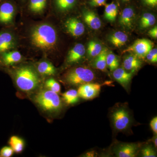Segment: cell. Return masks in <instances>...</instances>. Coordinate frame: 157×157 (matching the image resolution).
<instances>
[{"mask_svg": "<svg viewBox=\"0 0 157 157\" xmlns=\"http://www.w3.org/2000/svg\"><path fill=\"white\" fill-rule=\"evenodd\" d=\"M31 39L33 45L37 48L50 50L56 45L57 35L52 26L43 23L34 28L31 33Z\"/></svg>", "mask_w": 157, "mask_h": 157, "instance_id": "1", "label": "cell"}, {"mask_svg": "<svg viewBox=\"0 0 157 157\" xmlns=\"http://www.w3.org/2000/svg\"><path fill=\"white\" fill-rule=\"evenodd\" d=\"M17 87L24 92H30L39 86L40 79L36 72L30 67H23L16 70L14 74Z\"/></svg>", "mask_w": 157, "mask_h": 157, "instance_id": "2", "label": "cell"}, {"mask_svg": "<svg viewBox=\"0 0 157 157\" xmlns=\"http://www.w3.org/2000/svg\"><path fill=\"white\" fill-rule=\"evenodd\" d=\"M35 100L39 107L48 112H58L62 107L61 101L58 94L49 90L38 93Z\"/></svg>", "mask_w": 157, "mask_h": 157, "instance_id": "3", "label": "cell"}, {"mask_svg": "<svg viewBox=\"0 0 157 157\" xmlns=\"http://www.w3.org/2000/svg\"><path fill=\"white\" fill-rule=\"evenodd\" d=\"M65 78L69 84L80 86L93 81L95 78V75L89 68L78 67L69 71L66 74Z\"/></svg>", "mask_w": 157, "mask_h": 157, "instance_id": "4", "label": "cell"}, {"mask_svg": "<svg viewBox=\"0 0 157 157\" xmlns=\"http://www.w3.org/2000/svg\"><path fill=\"white\" fill-rule=\"evenodd\" d=\"M153 42L147 39H138L123 51L122 53L130 52L140 59L145 58L147 54L153 48Z\"/></svg>", "mask_w": 157, "mask_h": 157, "instance_id": "5", "label": "cell"}, {"mask_svg": "<svg viewBox=\"0 0 157 157\" xmlns=\"http://www.w3.org/2000/svg\"><path fill=\"white\" fill-rule=\"evenodd\" d=\"M114 128L118 131H124L128 129L131 123V118L128 111L124 108L116 109L112 116Z\"/></svg>", "mask_w": 157, "mask_h": 157, "instance_id": "6", "label": "cell"}, {"mask_svg": "<svg viewBox=\"0 0 157 157\" xmlns=\"http://www.w3.org/2000/svg\"><path fill=\"white\" fill-rule=\"evenodd\" d=\"M101 86L98 83L90 82L81 85L77 90L78 97L86 100L94 99L99 94Z\"/></svg>", "mask_w": 157, "mask_h": 157, "instance_id": "7", "label": "cell"}, {"mask_svg": "<svg viewBox=\"0 0 157 157\" xmlns=\"http://www.w3.org/2000/svg\"><path fill=\"white\" fill-rule=\"evenodd\" d=\"M65 26L68 33L74 37H78L84 33V25L75 17H71L67 20Z\"/></svg>", "mask_w": 157, "mask_h": 157, "instance_id": "8", "label": "cell"}, {"mask_svg": "<svg viewBox=\"0 0 157 157\" xmlns=\"http://www.w3.org/2000/svg\"><path fill=\"white\" fill-rule=\"evenodd\" d=\"M14 9L11 3L6 2L0 5V24L7 25L12 21Z\"/></svg>", "mask_w": 157, "mask_h": 157, "instance_id": "9", "label": "cell"}, {"mask_svg": "<svg viewBox=\"0 0 157 157\" xmlns=\"http://www.w3.org/2000/svg\"><path fill=\"white\" fill-rule=\"evenodd\" d=\"M138 147L135 144H123L119 145L115 148V153L118 157L136 156Z\"/></svg>", "mask_w": 157, "mask_h": 157, "instance_id": "10", "label": "cell"}, {"mask_svg": "<svg viewBox=\"0 0 157 157\" xmlns=\"http://www.w3.org/2000/svg\"><path fill=\"white\" fill-rule=\"evenodd\" d=\"M135 16L134 9L131 7H128L122 11L119 19V22L123 27L131 29L133 27Z\"/></svg>", "mask_w": 157, "mask_h": 157, "instance_id": "11", "label": "cell"}, {"mask_svg": "<svg viewBox=\"0 0 157 157\" xmlns=\"http://www.w3.org/2000/svg\"><path fill=\"white\" fill-rule=\"evenodd\" d=\"M86 53L84 45L81 43L76 44L68 53L67 62L70 64L77 63L80 61Z\"/></svg>", "mask_w": 157, "mask_h": 157, "instance_id": "12", "label": "cell"}, {"mask_svg": "<svg viewBox=\"0 0 157 157\" xmlns=\"http://www.w3.org/2000/svg\"><path fill=\"white\" fill-rule=\"evenodd\" d=\"M133 73L128 72L124 68H117L113 70V76L114 79L124 87H126L128 85L131 81Z\"/></svg>", "mask_w": 157, "mask_h": 157, "instance_id": "13", "label": "cell"}, {"mask_svg": "<svg viewBox=\"0 0 157 157\" xmlns=\"http://www.w3.org/2000/svg\"><path fill=\"white\" fill-rule=\"evenodd\" d=\"M141 65L142 62L140 59L132 53L127 56L124 59L123 63L124 69L132 73L137 71L140 69Z\"/></svg>", "mask_w": 157, "mask_h": 157, "instance_id": "14", "label": "cell"}, {"mask_svg": "<svg viewBox=\"0 0 157 157\" xmlns=\"http://www.w3.org/2000/svg\"><path fill=\"white\" fill-rule=\"evenodd\" d=\"M14 45L13 35L7 31L0 32V54L10 50Z\"/></svg>", "mask_w": 157, "mask_h": 157, "instance_id": "15", "label": "cell"}, {"mask_svg": "<svg viewBox=\"0 0 157 157\" xmlns=\"http://www.w3.org/2000/svg\"><path fill=\"white\" fill-rule=\"evenodd\" d=\"M1 54V63L6 66H11L18 63L22 58L21 54L16 51H7Z\"/></svg>", "mask_w": 157, "mask_h": 157, "instance_id": "16", "label": "cell"}, {"mask_svg": "<svg viewBox=\"0 0 157 157\" xmlns=\"http://www.w3.org/2000/svg\"><path fill=\"white\" fill-rule=\"evenodd\" d=\"M83 19L86 25L94 30L99 29L101 26V21L94 11L87 10L83 14Z\"/></svg>", "mask_w": 157, "mask_h": 157, "instance_id": "17", "label": "cell"}, {"mask_svg": "<svg viewBox=\"0 0 157 157\" xmlns=\"http://www.w3.org/2000/svg\"><path fill=\"white\" fill-rule=\"evenodd\" d=\"M128 39V35L122 31H117L110 35L108 38L109 42L117 48H120L124 45Z\"/></svg>", "mask_w": 157, "mask_h": 157, "instance_id": "18", "label": "cell"}, {"mask_svg": "<svg viewBox=\"0 0 157 157\" xmlns=\"http://www.w3.org/2000/svg\"><path fill=\"white\" fill-rule=\"evenodd\" d=\"M107 53L108 50L105 48H103L101 53L97 56L94 62V66L97 69L103 71L106 70Z\"/></svg>", "mask_w": 157, "mask_h": 157, "instance_id": "19", "label": "cell"}, {"mask_svg": "<svg viewBox=\"0 0 157 157\" xmlns=\"http://www.w3.org/2000/svg\"><path fill=\"white\" fill-rule=\"evenodd\" d=\"M117 14V6L114 2L110 4H105L104 17L106 19L111 22H113L115 21Z\"/></svg>", "mask_w": 157, "mask_h": 157, "instance_id": "20", "label": "cell"}, {"mask_svg": "<svg viewBox=\"0 0 157 157\" xmlns=\"http://www.w3.org/2000/svg\"><path fill=\"white\" fill-rule=\"evenodd\" d=\"M37 70L40 74L45 76H52L54 75L56 72L53 65L47 61L40 62L38 64Z\"/></svg>", "mask_w": 157, "mask_h": 157, "instance_id": "21", "label": "cell"}, {"mask_svg": "<svg viewBox=\"0 0 157 157\" xmlns=\"http://www.w3.org/2000/svg\"><path fill=\"white\" fill-rule=\"evenodd\" d=\"M9 145L13 149L14 152L20 153L25 147V142L22 138L18 136H12L8 142Z\"/></svg>", "mask_w": 157, "mask_h": 157, "instance_id": "22", "label": "cell"}, {"mask_svg": "<svg viewBox=\"0 0 157 157\" xmlns=\"http://www.w3.org/2000/svg\"><path fill=\"white\" fill-rule=\"evenodd\" d=\"M156 22L155 17L154 14L150 13H144L140 18V26L141 29L150 27Z\"/></svg>", "mask_w": 157, "mask_h": 157, "instance_id": "23", "label": "cell"}, {"mask_svg": "<svg viewBox=\"0 0 157 157\" xmlns=\"http://www.w3.org/2000/svg\"><path fill=\"white\" fill-rule=\"evenodd\" d=\"M102 49L103 48L101 44L95 41H90L88 44L87 53L90 57L98 56L101 53Z\"/></svg>", "mask_w": 157, "mask_h": 157, "instance_id": "24", "label": "cell"}, {"mask_svg": "<svg viewBox=\"0 0 157 157\" xmlns=\"http://www.w3.org/2000/svg\"><path fill=\"white\" fill-rule=\"evenodd\" d=\"M63 99L67 104H76L78 101V95L77 91L75 90H70L62 94Z\"/></svg>", "mask_w": 157, "mask_h": 157, "instance_id": "25", "label": "cell"}, {"mask_svg": "<svg viewBox=\"0 0 157 157\" xmlns=\"http://www.w3.org/2000/svg\"><path fill=\"white\" fill-rule=\"evenodd\" d=\"M47 0H30L29 9L35 13L42 12L45 9Z\"/></svg>", "mask_w": 157, "mask_h": 157, "instance_id": "26", "label": "cell"}, {"mask_svg": "<svg viewBox=\"0 0 157 157\" xmlns=\"http://www.w3.org/2000/svg\"><path fill=\"white\" fill-rule=\"evenodd\" d=\"M76 0H55L56 5L60 11H68L75 6Z\"/></svg>", "mask_w": 157, "mask_h": 157, "instance_id": "27", "label": "cell"}, {"mask_svg": "<svg viewBox=\"0 0 157 157\" xmlns=\"http://www.w3.org/2000/svg\"><path fill=\"white\" fill-rule=\"evenodd\" d=\"M119 60L117 56L111 52H108L107 56V66L111 71L118 67Z\"/></svg>", "mask_w": 157, "mask_h": 157, "instance_id": "28", "label": "cell"}, {"mask_svg": "<svg viewBox=\"0 0 157 157\" xmlns=\"http://www.w3.org/2000/svg\"><path fill=\"white\" fill-rule=\"evenodd\" d=\"M45 86L51 91L59 94L60 92L61 86L59 82L54 78H51L47 79L45 82Z\"/></svg>", "mask_w": 157, "mask_h": 157, "instance_id": "29", "label": "cell"}, {"mask_svg": "<svg viewBox=\"0 0 157 157\" xmlns=\"http://www.w3.org/2000/svg\"><path fill=\"white\" fill-rule=\"evenodd\" d=\"M141 155L143 157H157L156 153L154 149L151 146H147L144 147L141 151Z\"/></svg>", "mask_w": 157, "mask_h": 157, "instance_id": "30", "label": "cell"}, {"mask_svg": "<svg viewBox=\"0 0 157 157\" xmlns=\"http://www.w3.org/2000/svg\"><path fill=\"white\" fill-rule=\"evenodd\" d=\"M14 151L11 147H3L0 150V157H10L13 155Z\"/></svg>", "mask_w": 157, "mask_h": 157, "instance_id": "31", "label": "cell"}, {"mask_svg": "<svg viewBox=\"0 0 157 157\" xmlns=\"http://www.w3.org/2000/svg\"><path fill=\"white\" fill-rule=\"evenodd\" d=\"M106 0H91L90 5L93 7L105 6Z\"/></svg>", "mask_w": 157, "mask_h": 157, "instance_id": "32", "label": "cell"}, {"mask_svg": "<svg viewBox=\"0 0 157 157\" xmlns=\"http://www.w3.org/2000/svg\"><path fill=\"white\" fill-rule=\"evenodd\" d=\"M151 128L154 132L156 135L157 134V117H155L154 118L151 120V121L150 124Z\"/></svg>", "mask_w": 157, "mask_h": 157, "instance_id": "33", "label": "cell"}, {"mask_svg": "<svg viewBox=\"0 0 157 157\" xmlns=\"http://www.w3.org/2000/svg\"><path fill=\"white\" fill-rule=\"evenodd\" d=\"M146 6L151 8H155L157 6V0H142Z\"/></svg>", "mask_w": 157, "mask_h": 157, "instance_id": "34", "label": "cell"}, {"mask_svg": "<svg viewBox=\"0 0 157 157\" xmlns=\"http://www.w3.org/2000/svg\"><path fill=\"white\" fill-rule=\"evenodd\" d=\"M148 35L153 38L156 39L157 38V26H155L148 32Z\"/></svg>", "mask_w": 157, "mask_h": 157, "instance_id": "35", "label": "cell"}, {"mask_svg": "<svg viewBox=\"0 0 157 157\" xmlns=\"http://www.w3.org/2000/svg\"><path fill=\"white\" fill-rule=\"evenodd\" d=\"M148 61L149 62H150L151 63H156L157 62V58L155 57L152 56L151 54H150L149 53H148L147 54L146 57Z\"/></svg>", "mask_w": 157, "mask_h": 157, "instance_id": "36", "label": "cell"}, {"mask_svg": "<svg viewBox=\"0 0 157 157\" xmlns=\"http://www.w3.org/2000/svg\"><path fill=\"white\" fill-rule=\"evenodd\" d=\"M154 143L155 147V148H157V137H154V139L153 140Z\"/></svg>", "mask_w": 157, "mask_h": 157, "instance_id": "37", "label": "cell"}, {"mask_svg": "<svg viewBox=\"0 0 157 157\" xmlns=\"http://www.w3.org/2000/svg\"><path fill=\"white\" fill-rule=\"evenodd\" d=\"M123 2H128L130 1V0H121Z\"/></svg>", "mask_w": 157, "mask_h": 157, "instance_id": "38", "label": "cell"}, {"mask_svg": "<svg viewBox=\"0 0 157 157\" xmlns=\"http://www.w3.org/2000/svg\"><path fill=\"white\" fill-rule=\"evenodd\" d=\"M1 61H0V65H1Z\"/></svg>", "mask_w": 157, "mask_h": 157, "instance_id": "39", "label": "cell"}]
</instances>
